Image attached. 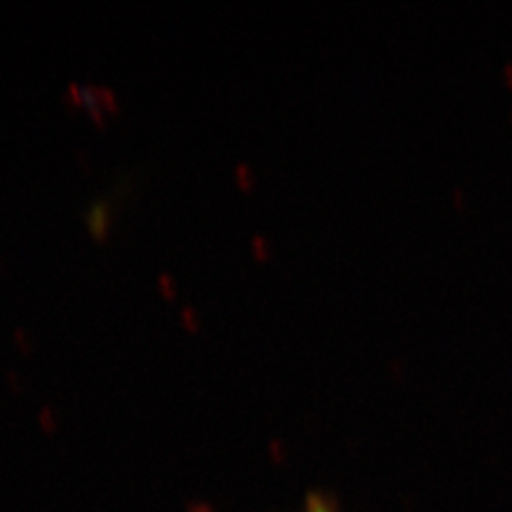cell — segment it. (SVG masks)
<instances>
[{"label": "cell", "instance_id": "1", "mask_svg": "<svg viewBox=\"0 0 512 512\" xmlns=\"http://www.w3.org/2000/svg\"><path fill=\"white\" fill-rule=\"evenodd\" d=\"M110 219H112V200L110 198H97L90 203L86 211V222L92 232L93 238L103 239L109 232Z\"/></svg>", "mask_w": 512, "mask_h": 512}, {"label": "cell", "instance_id": "2", "mask_svg": "<svg viewBox=\"0 0 512 512\" xmlns=\"http://www.w3.org/2000/svg\"><path fill=\"white\" fill-rule=\"evenodd\" d=\"M97 97H99V103H101L103 107L112 110L118 109V97H116V93L109 90V88L97 86Z\"/></svg>", "mask_w": 512, "mask_h": 512}, {"label": "cell", "instance_id": "3", "mask_svg": "<svg viewBox=\"0 0 512 512\" xmlns=\"http://www.w3.org/2000/svg\"><path fill=\"white\" fill-rule=\"evenodd\" d=\"M181 319H183V325L186 329H198V313L192 306H184L183 311H181Z\"/></svg>", "mask_w": 512, "mask_h": 512}, {"label": "cell", "instance_id": "4", "mask_svg": "<svg viewBox=\"0 0 512 512\" xmlns=\"http://www.w3.org/2000/svg\"><path fill=\"white\" fill-rule=\"evenodd\" d=\"M236 175H238L239 183L243 186H251L255 183V173L251 171L249 165L241 164L236 167Z\"/></svg>", "mask_w": 512, "mask_h": 512}, {"label": "cell", "instance_id": "5", "mask_svg": "<svg viewBox=\"0 0 512 512\" xmlns=\"http://www.w3.org/2000/svg\"><path fill=\"white\" fill-rule=\"evenodd\" d=\"M253 251L258 258H266L270 255V243L268 239L262 238V236H256L253 238Z\"/></svg>", "mask_w": 512, "mask_h": 512}, {"label": "cell", "instance_id": "6", "mask_svg": "<svg viewBox=\"0 0 512 512\" xmlns=\"http://www.w3.org/2000/svg\"><path fill=\"white\" fill-rule=\"evenodd\" d=\"M158 283H160V289H162L167 296H173V294H175V281H173L171 275H160V277H158Z\"/></svg>", "mask_w": 512, "mask_h": 512}, {"label": "cell", "instance_id": "7", "mask_svg": "<svg viewBox=\"0 0 512 512\" xmlns=\"http://www.w3.org/2000/svg\"><path fill=\"white\" fill-rule=\"evenodd\" d=\"M306 512H332V509H330V505L327 501L315 497V499H311L310 503H308Z\"/></svg>", "mask_w": 512, "mask_h": 512}]
</instances>
